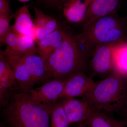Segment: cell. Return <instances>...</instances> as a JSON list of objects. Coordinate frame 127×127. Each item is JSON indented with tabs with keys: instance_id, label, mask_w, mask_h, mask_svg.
Here are the masks:
<instances>
[{
	"instance_id": "cell-1",
	"label": "cell",
	"mask_w": 127,
	"mask_h": 127,
	"mask_svg": "<svg viewBox=\"0 0 127 127\" xmlns=\"http://www.w3.org/2000/svg\"><path fill=\"white\" fill-rule=\"evenodd\" d=\"M91 57L77 36L66 31L62 44L46 60L51 79L66 81L73 75L85 72Z\"/></svg>"
},
{
	"instance_id": "cell-2",
	"label": "cell",
	"mask_w": 127,
	"mask_h": 127,
	"mask_svg": "<svg viewBox=\"0 0 127 127\" xmlns=\"http://www.w3.org/2000/svg\"><path fill=\"white\" fill-rule=\"evenodd\" d=\"M52 107L32 100L27 93H15L2 117L8 127H50Z\"/></svg>"
},
{
	"instance_id": "cell-3",
	"label": "cell",
	"mask_w": 127,
	"mask_h": 127,
	"mask_svg": "<svg viewBox=\"0 0 127 127\" xmlns=\"http://www.w3.org/2000/svg\"><path fill=\"white\" fill-rule=\"evenodd\" d=\"M77 35L91 56L100 45L127 43V16L121 17L117 12L102 17L83 27Z\"/></svg>"
},
{
	"instance_id": "cell-4",
	"label": "cell",
	"mask_w": 127,
	"mask_h": 127,
	"mask_svg": "<svg viewBox=\"0 0 127 127\" xmlns=\"http://www.w3.org/2000/svg\"><path fill=\"white\" fill-rule=\"evenodd\" d=\"M127 97V78L114 71L103 79L95 82L82 98L94 110L116 112L123 110Z\"/></svg>"
},
{
	"instance_id": "cell-5",
	"label": "cell",
	"mask_w": 127,
	"mask_h": 127,
	"mask_svg": "<svg viewBox=\"0 0 127 127\" xmlns=\"http://www.w3.org/2000/svg\"><path fill=\"white\" fill-rule=\"evenodd\" d=\"M0 53L14 69L17 88L23 92L31 89L34 84L51 79L46 61L37 53L24 55Z\"/></svg>"
},
{
	"instance_id": "cell-6",
	"label": "cell",
	"mask_w": 127,
	"mask_h": 127,
	"mask_svg": "<svg viewBox=\"0 0 127 127\" xmlns=\"http://www.w3.org/2000/svg\"><path fill=\"white\" fill-rule=\"evenodd\" d=\"M119 45L103 44L94 48L89 62V76L104 78L113 72L115 53Z\"/></svg>"
},
{
	"instance_id": "cell-7",
	"label": "cell",
	"mask_w": 127,
	"mask_h": 127,
	"mask_svg": "<svg viewBox=\"0 0 127 127\" xmlns=\"http://www.w3.org/2000/svg\"><path fill=\"white\" fill-rule=\"evenodd\" d=\"M65 81L52 79L42 86L31 89L26 92L32 100L53 107L58 99L61 98Z\"/></svg>"
},
{
	"instance_id": "cell-8",
	"label": "cell",
	"mask_w": 127,
	"mask_h": 127,
	"mask_svg": "<svg viewBox=\"0 0 127 127\" xmlns=\"http://www.w3.org/2000/svg\"><path fill=\"white\" fill-rule=\"evenodd\" d=\"M17 88L14 69L2 54L0 53V104L7 106L14 89Z\"/></svg>"
},
{
	"instance_id": "cell-9",
	"label": "cell",
	"mask_w": 127,
	"mask_h": 127,
	"mask_svg": "<svg viewBox=\"0 0 127 127\" xmlns=\"http://www.w3.org/2000/svg\"><path fill=\"white\" fill-rule=\"evenodd\" d=\"M95 82L85 72L78 73L65 81L61 98H83L91 91Z\"/></svg>"
},
{
	"instance_id": "cell-10",
	"label": "cell",
	"mask_w": 127,
	"mask_h": 127,
	"mask_svg": "<svg viewBox=\"0 0 127 127\" xmlns=\"http://www.w3.org/2000/svg\"><path fill=\"white\" fill-rule=\"evenodd\" d=\"M120 5L121 0H92L82 23L83 27L102 17L117 13Z\"/></svg>"
},
{
	"instance_id": "cell-11",
	"label": "cell",
	"mask_w": 127,
	"mask_h": 127,
	"mask_svg": "<svg viewBox=\"0 0 127 127\" xmlns=\"http://www.w3.org/2000/svg\"><path fill=\"white\" fill-rule=\"evenodd\" d=\"M62 102L70 124L83 122L94 111L86 102L82 99L65 98Z\"/></svg>"
},
{
	"instance_id": "cell-12",
	"label": "cell",
	"mask_w": 127,
	"mask_h": 127,
	"mask_svg": "<svg viewBox=\"0 0 127 127\" xmlns=\"http://www.w3.org/2000/svg\"><path fill=\"white\" fill-rule=\"evenodd\" d=\"M29 7L28 5H25L16 11L14 24L11 27L13 31L19 35L29 36L35 41V26Z\"/></svg>"
},
{
	"instance_id": "cell-13",
	"label": "cell",
	"mask_w": 127,
	"mask_h": 127,
	"mask_svg": "<svg viewBox=\"0 0 127 127\" xmlns=\"http://www.w3.org/2000/svg\"><path fill=\"white\" fill-rule=\"evenodd\" d=\"M34 11L36 43L55 31L60 26L56 19L45 14L39 8L34 7Z\"/></svg>"
},
{
	"instance_id": "cell-14",
	"label": "cell",
	"mask_w": 127,
	"mask_h": 127,
	"mask_svg": "<svg viewBox=\"0 0 127 127\" xmlns=\"http://www.w3.org/2000/svg\"><path fill=\"white\" fill-rule=\"evenodd\" d=\"M65 32L60 27L55 31L36 42L37 54L46 61L61 45Z\"/></svg>"
},
{
	"instance_id": "cell-15",
	"label": "cell",
	"mask_w": 127,
	"mask_h": 127,
	"mask_svg": "<svg viewBox=\"0 0 127 127\" xmlns=\"http://www.w3.org/2000/svg\"><path fill=\"white\" fill-rule=\"evenodd\" d=\"M92 0H67L62 10L64 17L72 23H82Z\"/></svg>"
},
{
	"instance_id": "cell-16",
	"label": "cell",
	"mask_w": 127,
	"mask_h": 127,
	"mask_svg": "<svg viewBox=\"0 0 127 127\" xmlns=\"http://www.w3.org/2000/svg\"><path fill=\"white\" fill-rule=\"evenodd\" d=\"M116 120L103 111L94 110L83 123L86 127H114Z\"/></svg>"
},
{
	"instance_id": "cell-17",
	"label": "cell",
	"mask_w": 127,
	"mask_h": 127,
	"mask_svg": "<svg viewBox=\"0 0 127 127\" xmlns=\"http://www.w3.org/2000/svg\"><path fill=\"white\" fill-rule=\"evenodd\" d=\"M70 124L62 102L55 103L51 116V127H68Z\"/></svg>"
},
{
	"instance_id": "cell-18",
	"label": "cell",
	"mask_w": 127,
	"mask_h": 127,
	"mask_svg": "<svg viewBox=\"0 0 127 127\" xmlns=\"http://www.w3.org/2000/svg\"><path fill=\"white\" fill-rule=\"evenodd\" d=\"M35 42L32 38L29 36H20L19 42L16 49L12 52H5L6 54L13 55H24L30 53H37Z\"/></svg>"
},
{
	"instance_id": "cell-19",
	"label": "cell",
	"mask_w": 127,
	"mask_h": 127,
	"mask_svg": "<svg viewBox=\"0 0 127 127\" xmlns=\"http://www.w3.org/2000/svg\"><path fill=\"white\" fill-rule=\"evenodd\" d=\"M15 14L7 16H0V44L3 45L6 36L10 30L11 21L14 18Z\"/></svg>"
},
{
	"instance_id": "cell-20",
	"label": "cell",
	"mask_w": 127,
	"mask_h": 127,
	"mask_svg": "<svg viewBox=\"0 0 127 127\" xmlns=\"http://www.w3.org/2000/svg\"><path fill=\"white\" fill-rule=\"evenodd\" d=\"M8 0H0V16L13 15Z\"/></svg>"
},
{
	"instance_id": "cell-21",
	"label": "cell",
	"mask_w": 127,
	"mask_h": 127,
	"mask_svg": "<svg viewBox=\"0 0 127 127\" xmlns=\"http://www.w3.org/2000/svg\"><path fill=\"white\" fill-rule=\"evenodd\" d=\"M50 7L62 9L67 0H40Z\"/></svg>"
},
{
	"instance_id": "cell-22",
	"label": "cell",
	"mask_w": 127,
	"mask_h": 127,
	"mask_svg": "<svg viewBox=\"0 0 127 127\" xmlns=\"http://www.w3.org/2000/svg\"><path fill=\"white\" fill-rule=\"evenodd\" d=\"M123 116L124 120L127 122V97L126 99V102L123 109Z\"/></svg>"
},
{
	"instance_id": "cell-23",
	"label": "cell",
	"mask_w": 127,
	"mask_h": 127,
	"mask_svg": "<svg viewBox=\"0 0 127 127\" xmlns=\"http://www.w3.org/2000/svg\"><path fill=\"white\" fill-rule=\"evenodd\" d=\"M114 127H125L124 123L122 122H119L117 120H115Z\"/></svg>"
},
{
	"instance_id": "cell-24",
	"label": "cell",
	"mask_w": 127,
	"mask_h": 127,
	"mask_svg": "<svg viewBox=\"0 0 127 127\" xmlns=\"http://www.w3.org/2000/svg\"><path fill=\"white\" fill-rule=\"evenodd\" d=\"M75 127H86L84 123L83 122L78 124L77 125H76Z\"/></svg>"
},
{
	"instance_id": "cell-25",
	"label": "cell",
	"mask_w": 127,
	"mask_h": 127,
	"mask_svg": "<svg viewBox=\"0 0 127 127\" xmlns=\"http://www.w3.org/2000/svg\"><path fill=\"white\" fill-rule=\"evenodd\" d=\"M17 0L20 2L25 3V2H28V1H30L31 0Z\"/></svg>"
},
{
	"instance_id": "cell-26",
	"label": "cell",
	"mask_w": 127,
	"mask_h": 127,
	"mask_svg": "<svg viewBox=\"0 0 127 127\" xmlns=\"http://www.w3.org/2000/svg\"><path fill=\"white\" fill-rule=\"evenodd\" d=\"M0 127H5L4 125H2V124H1H1Z\"/></svg>"
}]
</instances>
